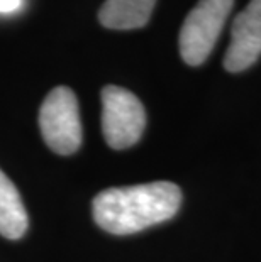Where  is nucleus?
Returning <instances> with one entry per match:
<instances>
[{"mask_svg": "<svg viewBox=\"0 0 261 262\" xmlns=\"http://www.w3.org/2000/svg\"><path fill=\"white\" fill-rule=\"evenodd\" d=\"M180 205L182 191L175 183L154 181L104 189L93 198L92 211L102 230L114 235H129L170 220Z\"/></svg>", "mask_w": 261, "mask_h": 262, "instance_id": "obj_1", "label": "nucleus"}, {"mask_svg": "<svg viewBox=\"0 0 261 262\" xmlns=\"http://www.w3.org/2000/svg\"><path fill=\"white\" fill-rule=\"evenodd\" d=\"M234 0H198L188 12L180 31V54L190 66L202 64L210 56L220 36Z\"/></svg>", "mask_w": 261, "mask_h": 262, "instance_id": "obj_2", "label": "nucleus"}, {"mask_svg": "<svg viewBox=\"0 0 261 262\" xmlns=\"http://www.w3.org/2000/svg\"><path fill=\"white\" fill-rule=\"evenodd\" d=\"M39 127L48 147L70 156L82 146V122L75 93L68 86H56L48 93L39 110Z\"/></svg>", "mask_w": 261, "mask_h": 262, "instance_id": "obj_3", "label": "nucleus"}, {"mask_svg": "<svg viewBox=\"0 0 261 262\" xmlns=\"http://www.w3.org/2000/svg\"><path fill=\"white\" fill-rule=\"evenodd\" d=\"M146 127V112L134 93L107 85L102 90V132L112 149H127L139 141Z\"/></svg>", "mask_w": 261, "mask_h": 262, "instance_id": "obj_4", "label": "nucleus"}, {"mask_svg": "<svg viewBox=\"0 0 261 262\" xmlns=\"http://www.w3.org/2000/svg\"><path fill=\"white\" fill-rule=\"evenodd\" d=\"M261 56V0H251L236 15L231 29V44L224 56V68L239 73Z\"/></svg>", "mask_w": 261, "mask_h": 262, "instance_id": "obj_5", "label": "nucleus"}, {"mask_svg": "<svg viewBox=\"0 0 261 262\" xmlns=\"http://www.w3.org/2000/svg\"><path fill=\"white\" fill-rule=\"evenodd\" d=\"M156 0H105L98 10V20L114 31L141 29L149 22Z\"/></svg>", "mask_w": 261, "mask_h": 262, "instance_id": "obj_6", "label": "nucleus"}, {"mask_svg": "<svg viewBox=\"0 0 261 262\" xmlns=\"http://www.w3.org/2000/svg\"><path fill=\"white\" fill-rule=\"evenodd\" d=\"M27 225L29 219L17 188L0 169V235L17 241L26 233Z\"/></svg>", "mask_w": 261, "mask_h": 262, "instance_id": "obj_7", "label": "nucleus"}, {"mask_svg": "<svg viewBox=\"0 0 261 262\" xmlns=\"http://www.w3.org/2000/svg\"><path fill=\"white\" fill-rule=\"evenodd\" d=\"M22 5V0H0V12H14Z\"/></svg>", "mask_w": 261, "mask_h": 262, "instance_id": "obj_8", "label": "nucleus"}]
</instances>
